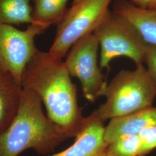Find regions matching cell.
<instances>
[{
	"label": "cell",
	"instance_id": "1",
	"mask_svg": "<svg viewBox=\"0 0 156 156\" xmlns=\"http://www.w3.org/2000/svg\"><path fill=\"white\" fill-rule=\"evenodd\" d=\"M22 86L39 96L52 122L72 137L77 135L84 117L76 85L62 59L38 49L24 69Z\"/></svg>",
	"mask_w": 156,
	"mask_h": 156
},
{
	"label": "cell",
	"instance_id": "10",
	"mask_svg": "<svg viewBox=\"0 0 156 156\" xmlns=\"http://www.w3.org/2000/svg\"><path fill=\"white\" fill-rule=\"evenodd\" d=\"M127 19L147 45H156V9H144L126 0H118L113 11Z\"/></svg>",
	"mask_w": 156,
	"mask_h": 156
},
{
	"label": "cell",
	"instance_id": "19",
	"mask_svg": "<svg viewBox=\"0 0 156 156\" xmlns=\"http://www.w3.org/2000/svg\"><path fill=\"white\" fill-rule=\"evenodd\" d=\"M83 0H73V3H72V6L75 5L76 4H77L78 3H79L80 2L82 1Z\"/></svg>",
	"mask_w": 156,
	"mask_h": 156
},
{
	"label": "cell",
	"instance_id": "11",
	"mask_svg": "<svg viewBox=\"0 0 156 156\" xmlns=\"http://www.w3.org/2000/svg\"><path fill=\"white\" fill-rule=\"evenodd\" d=\"M22 86L11 74L0 68V134L6 129L20 105Z\"/></svg>",
	"mask_w": 156,
	"mask_h": 156
},
{
	"label": "cell",
	"instance_id": "9",
	"mask_svg": "<svg viewBox=\"0 0 156 156\" xmlns=\"http://www.w3.org/2000/svg\"><path fill=\"white\" fill-rule=\"evenodd\" d=\"M156 125V107L151 106L122 117L111 119L105 127L108 145L124 136L138 135L145 128Z\"/></svg>",
	"mask_w": 156,
	"mask_h": 156
},
{
	"label": "cell",
	"instance_id": "8",
	"mask_svg": "<svg viewBox=\"0 0 156 156\" xmlns=\"http://www.w3.org/2000/svg\"><path fill=\"white\" fill-rule=\"evenodd\" d=\"M104 132L103 122L93 111L84 117L73 145L65 151L49 156H104L108 147Z\"/></svg>",
	"mask_w": 156,
	"mask_h": 156
},
{
	"label": "cell",
	"instance_id": "13",
	"mask_svg": "<svg viewBox=\"0 0 156 156\" xmlns=\"http://www.w3.org/2000/svg\"><path fill=\"white\" fill-rule=\"evenodd\" d=\"M31 0H0V23L33 24Z\"/></svg>",
	"mask_w": 156,
	"mask_h": 156
},
{
	"label": "cell",
	"instance_id": "4",
	"mask_svg": "<svg viewBox=\"0 0 156 156\" xmlns=\"http://www.w3.org/2000/svg\"><path fill=\"white\" fill-rule=\"evenodd\" d=\"M93 33L101 47V68H108L112 60L119 57L130 58L136 67L144 64L147 44L134 26L122 15L109 12Z\"/></svg>",
	"mask_w": 156,
	"mask_h": 156
},
{
	"label": "cell",
	"instance_id": "17",
	"mask_svg": "<svg viewBox=\"0 0 156 156\" xmlns=\"http://www.w3.org/2000/svg\"><path fill=\"white\" fill-rule=\"evenodd\" d=\"M147 9H156V0H145V8Z\"/></svg>",
	"mask_w": 156,
	"mask_h": 156
},
{
	"label": "cell",
	"instance_id": "6",
	"mask_svg": "<svg viewBox=\"0 0 156 156\" xmlns=\"http://www.w3.org/2000/svg\"><path fill=\"white\" fill-rule=\"evenodd\" d=\"M99 46L94 34L87 35L73 45L64 62L71 76L80 82L83 95L90 102L103 96L108 84L98 66Z\"/></svg>",
	"mask_w": 156,
	"mask_h": 156
},
{
	"label": "cell",
	"instance_id": "15",
	"mask_svg": "<svg viewBox=\"0 0 156 156\" xmlns=\"http://www.w3.org/2000/svg\"><path fill=\"white\" fill-rule=\"evenodd\" d=\"M138 136L140 144L138 156H145L156 149V125L145 128Z\"/></svg>",
	"mask_w": 156,
	"mask_h": 156
},
{
	"label": "cell",
	"instance_id": "16",
	"mask_svg": "<svg viewBox=\"0 0 156 156\" xmlns=\"http://www.w3.org/2000/svg\"><path fill=\"white\" fill-rule=\"evenodd\" d=\"M144 62L147 71L156 87V45H147Z\"/></svg>",
	"mask_w": 156,
	"mask_h": 156
},
{
	"label": "cell",
	"instance_id": "3",
	"mask_svg": "<svg viewBox=\"0 0 156 156\" xmlns=\"http://www.w3.org/2000/svg\"><path fill=\"white\" fill-rule=\"evenodd\" d=\"M103 96L106 101L94 112L104 122L153 106L156 87L143 64L133 71H120L107 84Z\"/></svg>",
	"mask_w": 156,
	"mask_h": 156
},
{
	"label": "cell",
	"instance_id": "7",
	"mask_svg": "<svg viewBox=\"0 0 156 156\" xmlns=\"http://www.w3.org/2000/svg\"><path fill=\"white\" fill-rule=\"evenodd\" d=\"M47 29L34 23L26 30H20L0 23V68L11 74L21 85L26 66L38 50L34 39Z\"/></svg>",
	"mask_w": 156,
	"mask_h": 156
},
{
	"label": "cell",
	"instance_id": "2",
	"mask_svg": "<svg viewBox=\"0 0 156 156\" xmlns=\"http://www.w3.org/2000/svg\"><path fill=\"white\" fill-rule=\"evenodd\" d=\"M42 103L36 93L23 89L16 116L0 134V156H17L28 149L41 154H48L73 138L45 116Z\"/></svg>",
	"mask_w": 156,
	"mask_h": 156
},
{
	"label": "cell",
	"instance_id": "12",
	"mask_svg": "<svg viewBox=\"0 0 156 156\" xmlns=\"http://www.w3.org/2000/svg\"><path fill=\"white\" fill-rule=\"evenodd\" d=\"M33 23L48 28L57 24L67 11L68 0H33Z\"/></svg>",
	"mask_w": 156,
	"mask_h": 156
},
{
	"label": "cell",
	"instance_id": "5",
	"mask_svg": "<svg viewBox=\"0 0 156 156\" xmlns=\"http://www.w3.org/2000/svg\"><path fill=\"white\" fill-rule=\"evenodd\" d=\"M112 0H83L67 9L57 27L49 52L62 59L78 40L94 33L110 11Z\"/></svg>",
	"mask_w": 156,
	"mask_h": 156
},
{
	"label": "cell",
	"instance_id": "18",
	"mask_svg": "<svg viewBox=\"0 0 156 156\" xmlns=\"http://www.w3.org/2000/svg\"><path fill=\"white\" fill-rule=\"evenodd\" d=\"M129 2L141 8H145V0H129Z\"/></svg>",
	"mask_w": 156,
	"mask_h": 156
},
{
	"label": "cell",
	"instance_id": "14",
	"mask_svg": "<svg viewBox=\"0 0 156 156\" xmlns=\"http://www.w3.org/2000/svg\"><path fill=\"white\" fill-rule=\"evenodd\" d=\"M140 145L138 135L122 136L108 145L104 156H138Z\"/></svg>",
	"mask_w": 156,
	"mask_h": 156
}]
</instances>
